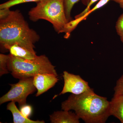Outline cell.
Here are the masks:
<instances>
[{
  "instance_id": "cell-16",
  "label": "cell",
  "mask_w": 123,
  "mask_h": 123,
  "mask_svg": "<svg viewBox=\"0 0 123 123\" xmlns=\"http://www.w3.org/2000/svg\"><path fill=\"white\" fill-rule=\"evenodd\" d=\"M114 95H123V74L116 82Z\"/></svg>"
},
{
  "instance_id": "cell-7",
  "label": "cell",
  "mask_w": 123,
  "mask_h": 123,
  "mask_svg": "<svg viewBox=\"0 0 123 123\" xmlns=\"http://www.w3.org/2000/svg\"><path fill=\"white\" fill-rule=\"evenodd\" d=\"M59 79L58 76L50 73L40 74L34 77L33 82L37 90L36 96L38 97L53 87Z\"/></svg>"
},
{
  "instance_id": "cell-13",
  "label": "cell",
  "mask_w": 123,
  "mask_h": 123,
  "mask_svg": "<svg viewBox=\"0 0 123 123\" xmlns=\"http://www.w3.org/2000/svg\"><path fill=\"white\" fill-rule=\"evenodd\" d=\"M80 0H63L66 18L69 21H72L71 17V12L73 7L75 4ZM84 4L87 5L90 0H81Z\"/></svg>"
},
{
  "instance_id": "cell-15",
  "label": "cell",
  "mask_w": 123,
  "mask_h": 123,
  "mask_svg": "<svg viewBox=\"0 0 123 123\" xmlns=\"http://www.w3.org/2000/svg\"><path fill=\"white\" fill-rule=\"evenodd\" d=\"M8 55L1 53L0 54V76L7 74L9 73L8 68Z\"/></svg>"
},
{
  "instance_id": "cell-8",
  "label": "cell",
  "mask_w": 123,
  "mask_h": 123,
  "mask_svg": "<svg viewBox=\"0 0 123 123\" xmlns=\"http://www.w3.org/2000/svg\"><path fill=\"white\" fill-rule=\"evenodd\" d=\"M57 111L50 115L51 123H79L80 118L70 111Z\"/></svg>"
},
{
  "instance_id": "cell-19",
  "label": "cell",
  "mask_w": 123,
  "mask_h": 123,
  "mask_svg": "<svg viewBox=\"0 0 123 123\" xmlns=\"http://www.w3.org/2000/svg\"><path fill=\"white\" fill-rule=\"evenodd\" d=\"M98 0H90L88 4L87 5V7H86L84 11H82L81 13L79 14L78 15H77L76 16H75V19H76V18H78L81 17L82 15H84V14L87 12L89 10H90V7H91V6L93 4H94V3H95V2H97V1Z\"/></svg>"
},
{
  "instance_id": "cell-5",
  "label": "cell",
  "mask_w": 123,
  "mask_h": 123,
  "mask_svg": "<svg viewBox=\"0 0 123 123\" xmlns=\"http://www.w3.org/2000/svg\"><path fill=\"white\" fill-rule=\"evenodd\" d=\"M33 79L34 77L20 79L16 84H9L11 89L1 97L0 105L10 101L17 102L20 107L26 104L27 97L37 90Z\"/></svg>"
},
{
  "instance_id": "cell-2",
  "label": "cell",
  "mask_w": 123,
  "mask_h": 123,
  "mask_svg": "<svg viewBox=\"0 0 123 123\" xmlns=\"http://www.w3.org/2000/svg\"><path fill=\"white\" fill-rule=\"evenodd\" d=\"M40 38L18 10L11 11L7 18L0 20V44L2 49L17 44L36 53L35 44Z\"/></svg>"
},
{
  "instance_id": "cell-4",
  "label": "cell",
  "mask_w": 123,
  "mask_h": 123,
  "mask_svg": "<svg viewBox=\"0 0 123 123\" xmlns=\"http://www.w3.org/2000/svg\"><path fill=\"white\" fill-rule=\"evenodd\" d=\"M8 56V69L14 78L24 79L44 73L58 76L55 66L45 55H37L31 60L15 57L10 54Z\"/></svg>"
},
{
  "instance_id": "cell-21",
  "label": "cell",
  "mask_w": 123,
  "mask_h": 123,
  "mask_svg": "<svg viewBox=\"0 0 123 123\" xmlns=\"http://www.w3.org/2000/svg\"><path fill=\"white\" fill-rule=\"evenodd\" d=\"M118 4L121 8L123 9V0H111Z\"/></svg>"
},
{
  "instance_id": "cell-9",
  "label": "cell",
  "mask_w": 123,
  "mask_h": 123,
  "mask_svg": "<svg viewBox=\"0 0 123 123\" xmlns=\"http://www.w3.org/2000/svg\"><path fill=\"white\" fill-rule=\"evenodd\" d=\"M3 49L9 51L10 54L12 55L24 59H34L37 56L35 52L17 44L5 46Z\"/></svg>"
},
{
  "instance_id": "cell-10",
  "label": "cell",
  "mask_w": 123,
  "mask_h": 123,
  "mask_svg": "<svg viewBox=\"0 0 123 123\" xmlns=\"http://www.w3.org/2000/svg\"><path fill=\"white\" fill-rule=\"evenodd\" d=\"M110 113L123 123V95H114L110 102Z\"/></svg>"
},
{
  "instance_id": "cell-20",
  "label": "cell",
  "mask_w": 123,
  "mask_h": 123,
  "mask_svg": "<svg viewBox=\"0 0 123 123\" xmlns=\"http://www.w3.org/2000/svg\"><path fill=\"white\" fill-rule=\"evenodd\" d=\"M11 11L10 8H5L0 9V20L7 18L9 15Z\"/></svg>"
},
{
  "instance_id": "cell-3",
  "label": "cell",
  "mask_w": 123,
  "mask_h": 123,
  "mask_svg": "<svg viewBox=\"0 0 123 123\" xmlns=\"http://www.w3.org/2000/svg\"><path fill=\"white\" fill-rule=\"evenodd\" d=\"M31 21L44 20L52 24L57 33L66 34L69 22L66 18L63 0H41L28 13Z\"/></svg>"
},
{
  "instance_id": "cell-18",
  "label": "cell",
  "mask_w": 123,
  "mask_h": 123,
  "mask_svg": "<svg viewBox=\"0 0 123 123\" xmlns=\"http://www.w3.org/2000/svg\"><path fill=\"white\" fill-rule=\"evenodd\" d=\"M20 111L25 117L29 118L32 112V107L30 105L26 104L20 107Z\"/></svg>"
},
{
  "instance_id": "cell-14",
  "label": "cell",
  "mask_w": 123,
  "mask_h": 123,
  "mask_svg": "<svg viewBox=\"0 0 123 123\" xmlns=\"http://www.w3.org/2000/svg\"><path fill=\"white\" fill-rule=\"evenodd\" d=\"M41 0H9L6 2H4L0 5V9L2 8H10L11 7L20 4L29 2H39Z\"/></svg>"
},
{
  "instance_id": "cell-12",
  "label": "cell",
  "mask_w": 123,
  "mask_h": 123,
  "mask_svg": "<svg viewBox=\"0 0 123 123\" xmlns=\"http://www.w3.org/2000/svg\"><path fill=\"white\" fill-rule=\"evenodd\" d=\"M7 110L10 111L13 117L14 123H44V121L31 120L25 117L20 111L18 109L14 102H10L7 106Z\"/></svg>"
},
{
  "instance_id": "cell-1",
  "label": "cell",
  "mask_w": 123,
  "mask_h": 123,
  "mask_svg": "<svg viewBox=\"0 0 123 123\" xmlns=\"http://www.w3.org/2000/svg\"><path fill=\"white\" fill-rule=\"evenodd\" d=\"M62 110H73L86 123H105L110 113V102L90 90L78 95H70L61 104Z\"/></svg>"
},
{
  "instance_id": "cell-11",
  "label": "cell",
  "mask_w": 123,
  "mask_h": 123,
  "mask_svg": "<svg viewBox=\"0 0 123 123\" xmlns=\"http://www.w3.org/2000/svg\"><path fill=\"white\" fill-rule=\"evenodd\" d=\"M111 0H100L98 4L94 6L93 8L89 10L87 12L84 14L81 17L75 19V20H72L68 22L67 26V31L65 35V38H68L70 35V33L76 27L78 24L82 21L85 20L90 14L93 11L97 10L98 9L101 8L103 6H104L110 1Z\"/></svg>"
},
{
  "instance_id": "cell-6",
  "label": "cell",
  "mask_w": 123,
  "mask_h": 123,
  "mask_svg": "<svg viewBox=\"0 0 123 123\" xmlns=\"http://www.w3.org/2000/svg\"><path fill=\"white\" fill-rule=\"evenodd\" d=\"M64 85L60 95L67 93L78 95L89 90L91 88L88 83L79 75H76L65 71L63 73Z\"/></svg>"
},
{
  "instance_id": "cell-17",
  "label": "cell",
  "mask_w": 123,
  "mask_h": 123,
  "mask_svg": "<svg viewBox=\"0 0 123 123\" xmlns=\"http://www.w3.org/2000/svg\"><path fill=\"white\" fill-rule=\"evenodd\" d=\"M117 32L123 43V13L119 18L116 26Z\"/></svg>"
}]
</instances>
